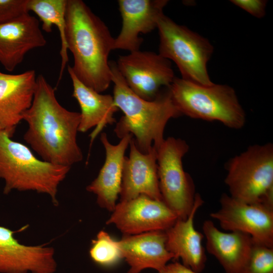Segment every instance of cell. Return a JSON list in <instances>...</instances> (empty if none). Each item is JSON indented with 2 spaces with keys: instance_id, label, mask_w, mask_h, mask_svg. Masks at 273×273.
I'll list each match as a JSON object with an SVG mask.
<instances>
[{
  "instance_id": "cell-6",
  "label": "cell",
  "mask_w": 273,
  "mask_h": 273,
  "mask_svg": "<svg viewBox=\"0 0 273 273\" xmlns=\"http://www.w3.org/2000/svg\"><path fill=\"white\" fill-rule=\"evenodd\" d=\"M224 182L233 198L273 207V145H253L226 163Z\"/></svg>"
},
{
  "instance_id": "cell-17",
  "label": "cell",
  "mask_w": 273,
  "mask_h": 273,
  "mask_svg": "<svg viewBox=\"0 0 273 273\" xmlns=\"http://www.w3.org/2000/svg\"><path fill=\"white\" fill-rule=\"evenodd\" d=\"M203 200L197 193L194 207L185 219L177 218L175 223L166 230V247L174 259L180 258L183 264L193 271L201 272L205 268L206 256L202 245L203 234L196 230L194 218Z\"/></svg>"
},
{
  "instance_id": "cell-15",
  "label": "cell",
  "mask_w": 273,
  "mask_h": 273,
  "mask_svg": "<svg viewBox=\"0 0 273 273\" xmlns=\"http://www.w3.org/2000/svg\"><path fill=\"white\" fill-rule=\"evenodd\" d=\"M129 157H125L121 191V201L134 199L145 195L163 201L157 171V150L153 146L148 153L141 152L132 136L130 143Z\"/></svg>"
},
{
  "instance_id": "cell-25",
  "label": "cell",
  "mask_w": 273,
  "mask_h": 273,
  "mask_svg": "<svg viewBox=\"0 0 273 273\" xmlns=\"http://www.w3.org/2000/svg\"><path fill=\"white\" fill-rule=\"evenodd\" d=\"M28 0H0V25L15 21L29 14Z\"/></svg>"
},
{
  "instance_id": "cell-26",
  "label": "cell",
  "mask_w": 273,
  "mask_h": 273,
  "mask_svg": "<svg viewBox=\"0 0 273 273\" xmlns=\"http://www.w3.org/2000/svg\"><path fill=\"white\" fill-rule=\"evenodd\" d=\"M231 2L257 18L265 15L267 1L264 0H232Z\"/></svg>"
},
{
  "instance_id": "cell-13",
  "label": "cell",
  "mask_w": 273,
  "mask_h": 273,
  "mask_svg": "<svg viewBox=\"0 0 273 273\" xmlns=\"http://www.w3.org/2000/svg\"><path fill=\"white\" fill-rule=\"evenodd\" d=\"M167 0H119V10L122 24L119 34L114 38V50L130 52L140 50L147 34L157 28L158 20L163 14Z\"/></svg>"
},
{
  "instance_id": "cell-19",
  "label": "cell",
  "mask_w": 273,
  "mask_h": 273,
  "mask_svg": "<svg viewBox=\"0 0 273 273\" xmlns=\"http://www.w3.org/2000/svg\"><path fill=\"white\" fill-rule=\"evenodd\" d=\"M165 231L125 235L118 241L122 258L130 266L128 273H140L144 269L158 271L174 259L166 247Z\"/></svg>"
},
{
  "instance_id": "cell-2",
  "label": "cell",
  "mask_w": 273,
  "mask_h": 273,
  "mask_svg": "<svg viewBox=\"0 0 273 273\" xmlns=\"http://www.w3.org/2000/svg\"><path fill=\"white\" fill-rule=\"evenodd\" d=\"M65 37L74 63L71 69L84 84L98 93L112 82L109 62L114 38L105 23L81 0H67Z\"/></svg>"
},
{
  "instance_id": "cell-24",
  "label": "cell",
  "mask_w": 273,
  "mask_h": 273,
  "mask_svg": "<svg viewBox=\"0 0 273 273\" xmlns=\"http://www.w3.org/2000/svg\"><path fill=\"white\" fill-rule=\"evenodd\" d=\"M239 273H273V248L253 240L248 258Z\"/></svg>"
},
{
  "instance_id": "cell-7",
  "label": "cell",
  "mask_w": 273,
  "mask_h": 273,
  "mask_svg": "<svg viewBox=\"0 0 273 273\" xmlns=\"http://www.w3.org/2000/svg\"><path fill=\"white\" fill-rule=\"evenodd\" d=\"M157 28L159 54L174 62L181 78L204 85L213 83L207 70L213 47L207 38L177 24L164 14L158 20Z\"/></svg>"
},
{
  "instance_id": "cell-4",
  "label": "cell",
  "mask_w": 273,
  "mask_h": 273,
  "mask_svg": "<svg viewBox=\"0 0 273 273\" xmlns=\"http://www.w3.org/2000/svg\"><path fill=\"white\" fill-rule=\"evenodd\" d=\"M11 138L0 131V178L5 182L4 194L13 190L35 191L47 194L54 205L58 206V187L71 167L39 160L27 146Z\"/></svg>"
},
{
  "instance_id": "cell-18",
  "label": "cell",
  "mask_w": 273,
  "mask_h": 273,
  "mask_svg": "<svg viewBox=\"0 0 273 273\" xmlns=\"http://www.w3.org/2000/svg\"><path fill=\"white\" fill-rule=\"evenodd\" d=\"M132 138L131 134L121 139L116 145L109 141L106 133L100 140L105 148L106 159L97 177L87 186V191L97 196L99 205L113 211L121 191L125 152Z\"/></svg>"
},
{
  "instance_id": "cell-23",
  "label": "cell",
  "mask_w": 273,
  "mask_h": 273,
  "mask_svg": "<svg viewBox=\"0 0 273 273\" xmlns=\"http://www.w3.org/2000/svg\"><path fill=\"white\" fill-rule=\"evenodd\" d=\"M89 253L92 260L102 266L113 265L123 258L118 241L104 231L92 240Z\"/></svg>"
},
{
  "instance_id": "cell-9",
  "label": "cell",
  "mask_w": 273,
  "mask_h": 273,
  "mask_svg": "<svg viewBox=\"0 0 273 273\" xmlns=\"http://www.w3.org/2000/svg\"><path fill=\"white\" fill-rule=\"evenodd\" d=\"M116 65L129 88L147 101L154 100L175 78L171 61L151 51L138 50L120 56Z\"/></svg>"
},
{
  "instance_id": "cell-1",
  "label": "cell",
  "mask_w": 273,
  "mask_h": 273,
  "mask_svg": "<svg viewBox=\"0 0 273 273\" xmlns=\"http://www.w3.org/2000/svg\"><path fill=\"white\" fill-rule=\"evenodd\" d=\"M23 120L28 124L24 139L43 160L70 167L82 160L76 139L80 114L59 103L55 89L41 74L36 77L32 103Z\"/></svg>"
},
{
  "instance_id": "cell-12",
  "label": "cell",
  "mask_w": 273,
  "mask_h": 273,
  "mask_svg": "<svg viewBox=\"0 0 273 273\" xmlns=\"http://www.w3.org/2000/svg\"><path fill=\"white\" fill-rule=\"evenodd\" d=\"M0 226V273H54L57 264L53 247L27 246L15 237L17 232Z\"/></svg>"
},
{
  "instance_id": "cell-8",
  "label": "cell",
  "mask_w": 273,
  "mask_h": 273,
  "mask_svg": "<svg viewBox=\"0 0 273 273\" xmlns=\"http://www.w3.org/2000/svg\"><path fill=\"white\" fill-rule=\"evenodd\" d=\"M189 146L181 139L168 137L157 150L159 186L163 201L177 216L186 219L194 207L195 185L184 169L182 159Z\"/></svg>"
},
{
  "instance_id": "cell-3",
  "label": "cell",
  "mask_w": 273,
  "mask_h": 273,
  "mask_svg": "<svg viewBox=\"0 0 273 273\" xmlns=\"http://www.w3.org/2000/svg\"><path fill=\"white\" fill-rule=\"evenodd\" d=\"M113 99L124 113L114 130L120 139L131 134L139 150L149 153L153 146L157 150L164 139L168 121L182 114L175 105L169 87L163 88L152 101L143 99L129 88L118 71L116 63L110 62Z\"/></svg>"
},
{
  "instance_id": "cell-10",
  "label": "cell",
  "mask_w": 273,
  "mask_h": 273,
  "mask_svg": "<svg viewBox=\"0 0 273 273\" xmlns=\"http://www.w3.org/2000/svg\"><path fill=\"white\" fill-rule=\"evenodd\" d=\"M219 202V209L210 216L221 229L247 234L253 240L273 248V207L246 203L225 193Z\"/></svg>"
},
{
  "instance_id": "cell-5",
  "label": "cell",
  "mask_w": 273,
  "mask_h": 273,
  "mask_svg": "<svg viewBox=\"0 0 273 273\" xmlns=\"http://www.w3.org/2000/svg\"><path fill=\"white\" fill-rule=\"evenodd\" d=\"M179 112L192 118L217 121L233 129L242 128L246 114L235 89L227 84L204 85L175 77L169 86Z\"/></svg>"
},
{
  "instance_id": "cell-11",
  "label": "cell",
  "mask_w": 273,
  "mask_h": 273,
  "mask_svg": "<svg viewBox=\"0 0 273 273\" xmlns=\"http://www.w3.org/2000/svg\"><path fill=\"white\" fill-rule=\"evenodd\" d=\"M107 224L115 225L125 235L165 231L177 219L165 203L141 195L117 204Z\"/></svg>"
},
{
  "instance_id": "cell-21",
  "label": "cell",
  "mask_w": 273,
  "mask_h": 273,
  "mask_svg": "<svg viewBox=\"0 0 273 273\" xmlns=\"http://www.w3.org/2000/svg\"><path fill=\"white\" fill-rule=\"evenodd\" d=\"M67 69L73 85L72 96L78 102L81 110L78 131L85 132L96 126L90 134L92 142L107 125L116 122L114 115L119 109L113 96L101 94L85 85L75 76L70 66H67Z\"/></svg>"
},
{
  "instance_id": "cell-27",
  "label": "cell",
  "mask_w": 273,
  "mask_h": 273,
  "mask_svg": "<svg viewBox=\"0 0 273 273\" xmlns=\"http://www.w3.org/2000/svg\"><path fill=\"white\" fill-rule=\"evenodd\" d=\"M159 273H197L183 264L176 262L167 264Z\"/></svg>"
},
{
  "instance_id": "cell-22",
  "label": "cell",
  "mask_w": 273,
  "mask_h": 273,
  "mask_svg": "<svg viewBox=\"0 0 273 273\" xmlns=\"http://www.w3.org/2000/svg\"><path fill=\"white\" fill-rule=\"evenodd\" d=\"M67 0H28L29 12L34 13L42 22L41 29L50 33L53 25L58 29L61 42V65L59 80L68 61V48L65 37Z\"/></svg>"
},
{
  "instance_id": "cell-20",
  "label": "cell",
  "mask_w": 273,
  "mask_h": 273,
  "mask_svg": "<svg viewBox=\"0 0 273 273\" xmlns=\"http://www.w3.org/2000/svg\"><path fill=\"white\" fill-rule=\"evenodd\" d=\"M207 252L218 260L226 273H239L249 256L253 240L248 234L219 230L212 221L203 224Z\"/></svg>"
},
{
  "instance_id": "cell-14",
  "label": "cell",
  "mask_w": 273,
  "mask_h": 273,
  "mask_svg": "<svg viewBox=\"0 0 273 273\" xmlns=\"http://www.w3.org/2000/svg\"><path fill=\"white\" fill-rule=\"evenodd\" d=\"M36 77L34 70L17 74L0 71V131L13 135L32 104Z\"/></svg>"
},
{
  "instance_id": "cell-16",
  "label": "cell",
  "mask_w": 273,
  "mask_h": 273,
  "mask_svg": "<svg viewBox=\"0 0 273 273\" xmlns=\"http://www.w3.org/2000/svg\"><path fill=\"white\" fill-rule=\"evenodd\" d=\"M47 40L38 20L27 14L0 25V64L10 72L23 61L32 50L44 47Z\"/></svg>"
}]
</instances>
